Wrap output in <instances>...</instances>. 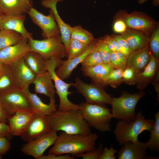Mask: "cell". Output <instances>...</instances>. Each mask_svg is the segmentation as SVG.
Instances as JSON below:
<instances>
[{
	"label": "cell",
	"mask_w": 159,
	"mask_h": 159,
	"mask_svg": "<svg viewBox=\"0 0 159 159\" xmlns=\"http://www.w3.org/2000/svg\"><path fill=\"white\" fill-rule=\"evenodd\" d=\"M98 136L96 133L88 135L74 134L61 132L58 135L48 154H71L76 157L95 148Z\"/></svg>",
	"instance_id": "cell-1"
},
{
	"label": "cell",
	"mask_w": 159,
	"mask_h": 159,
	"mask_svg": "<svg viewBox=\"0 0 159 159\" xmlns=\"http://www.w3.org/2000/svg\"><path fill=\"white\" fill-rule=\"evenodd\" d=\"M51 131L69 134L88 135L90 127L79 109L61 111L57 110L48 116Z\"/></svg>",
	"instance_id": "cell-2"
},
{
	"label": "cell",
	"mask_w": 159,
	"mask_h": 159,
	"mask_svg": "<svg viewBox=\"0 0 159 159\" xmlns=\"http://www.w3.org/2000/svg\"><path fill=\"white\" fill-rule=\"evenodd\" d=\"M154 122L153 120H146L141 111L136 114L133 120H119L116 123L114 131L116 140L121 145L128 142H135L143 131L150 130Z\"/></svg>",
	"instance_id": "cell-3"
},
{
	"label": "cell",
	"mask_w": 159,
	"mask_h": 159,
	"mask_svg": "<svg viewBox=\"0 0 159 159\" xmlns=\"http://www.w3.org/2000/svg\"><path fill=\"white\" fill-rule=\"evenodd\" d=\"M145 95L142 90L132 94L124 91L121 93L120 97H112L110 104L112 118L120 120H134L136 117L135 109L137 105Z\"/></svg>",
	"instance_id": "cell-4"
},
{
	"label": "cell",
	"mask_w": 159,
	"mask_h": 159,
	"mask_svg": "<svg viewBox=\"0 0 159 159\" xmlns=\"http://www.w3.org/2000/svg\"><path fill=\"white\" fill-rule=\"evenodd\" d=\"M79 110L89 126L102 132L111 130V110L106 107L83 102L79 105Z\"/></svg>",
	"instance_id": "cell-5"
},
{
	"label": "cell",
	"mask_w": 159,
	"mask_h": 159,
	"mask_svg": "<svg viewBox=\"0 0 159 159\" xmlns=\"http://www.w3.org/2000/svg\"><path fill=\"white\" fill-rule=\"evenodd\" d=\"M61 59L52 57L47 59L46 66L47 71L50 73L53 81L54 82L56 93L58 95L59 103L57 110L61 111H66L71 110L79 109V105L71 102L68 99V96L73 92L69 91V88L72 86V83H67L61 79L57 75L56 69L62 62Z\"/></svg>",
	"instance_id": "cell-6"
},
{
	"label": "cell",
	"mask_w": 159,
	"mask_h": 159,
	"mask_svg": "<svg viewBox=\"0 0 159 159\" xmlns=\"http://www.w3.org/2000/svg\"><path fill=\"white\" fill-rule=\"evenodd\" d=\"M31 50L36 52L46 59L52 57L62 59L66 57V48L60 35L39 40L33 38L29 40Z\"/></svg>",
	"instance_id": "cell-7"
},
{
	"label": "cell",
	"mask_w": 159,
	"mask_h": 159,
	"mask_svg": "<svg viewBox=\"0 0 159 159\" xmlns=\"http://www.w3.org/2000/svg\"><path fill=\"white\" fill-rule=\"evenodd\" d=\"M0 103L10 115L18 111L32 112L26 94L23 90L16 87L0 93Z\"/></svg>",
	"instance_id": "cell-8"
},
{
	"label": "cell",
	"mask_w": 159,
	"mask_h": 159,
	"mask_svg": "<svg viewBox=\"0 0 159 159\" xmlns=\"http://www.w3.org/2000/svg\"><path fill=\"white\" fill-rule=\"evenodd\" d=\"M77 92L82 95L86 102L106 107L110 104L112 97L105 90L104 87L93 83L84 82L79 77H77L72 83Z\"/></svg>",
	"instance_id": "cell-9"
},
{
	"label": "cell",
	"mask_w": 159,
	"mask_h": 159,
	"mask_svg": "<svg viewBox=\"0 0 159 159\" xmlns=\"http://www.w3.org/2000/svg\"><path fill=\"white\" fill-rule=\"evenodd\" d=\"M49 14L45 15L32 7L27 14L33 22L42 30V35L44 39L60 36V31L50 10Z\"/></svg>",
	"instance_id": "cell-10"
},
{
	"label": "cell",
	"mask_w": 159,
	"mask_h": 159,
	"mask_svg": "<svg viewBox=\"0 0 159 159\" xmlns=\"http://www.w3.org/2000/svg\"><path fill=\"white\" fill-rule=\"evenodd\" d=\"M57 136V132L50 131L39 138L23 144L21 151L25 155L39 159L45 151L54 144Z\"/></svg>",
	"instance_id": "cell-11"
},
{
	"label": "cell",
	"mask_w": 159,
	"mask_h": 159,
	"mask_svg": "<svg viewBox=\"0 0 159 159\" xmlns=\"http://www.w3.org/2000/svg\"><path fill=\"white\" fill-rule=\"evenodd\" d=\"M8 65L15 87L22 90L29 88L36 75L26 65L24 57Z\"/></svg>",
	"instance_id": "cell-12"
},
{
	"label": "cell",
	"mask_w": 159,
	"mask_h": 159,
	"mask_svg": "<svg viewBox=\"0 0 159 159\" xmlns=\"http://www.w3.org/2000/svg\"><path fill=\"white\" fill-rule=\"evenodd\" d=\"M50 131L48 116L34 113L28 126L20 137L28 142L39 138Z\"/></svg>",
	"instance_id": "cell-13"
},
{
	"label": "cell",
	"mask_w": 159,
	"mask_h": 159,
	"mask_svg": "<svg viewBox=\"0 0 159 159\" xmlns=\"http://www.w3.org/2000/svg\"><path fill=\"white\" fill-rule=\"evenodd\" d=\"M29 39L24 38L19 43L0 50V62L9 65L24 57L31 51Z\"/></svg>",
	"instance_id": "cell-14"
},
{
	"label": "cell",
	"mask_w": 159,
	"mask_h": 159,
	"mask_svg": "<svg viewBox=\"0 0 159 159\" xmlns=\"http://www.w3.org/2000/svg\"><path fill=\"white\" fill-rule=\"evenodd\" d=\"M117 152L118 159H153L147 156V147L145 143L138 140L135 142H128L124 143Z\"/></svg>",
	"instance_id": "cell-15"
},
{
	"label": "cell",
	"mask_w": 159,
	"mask_h": 159,
	"mask_svg": "<svg viewBox=\"0 0 159 159\" xmlns=\"http://www.w3.org/2000/svg\"><path fill=\"white\" fill-rule=\"evenodd\" d=\"M96 42L97 40L95 39L89 45L85 51L79 56L74 58L62 60L55 70L57 76L63 80L69 78L74 69L79 64L81 63L88 54L95 49Z\"/></svg>",
	"instance_id": "cell-16"
},
{
	"label": "cell",
	"mask_w": 159,
	"mask_h": 159,
	"mask_svg": "<svg viewBox=\"0 0 159 159\" xmlns=\"http://www.w3.org/2000/svg\"><path fill=\"white\" fill-rule=\"evenodd\" d=\"M63 0H42L41 1L42 6L46 8H49L52 12L54 19L58 26L61 39L66 50H67L71 39V32L72 27L68 24L64 22L58 13L57 5L60 1Z\"/></svg>",
	"instance_id": "cell-17"
},
{
	"label": "cell",
	"mask_w": 159,
	"mask_h": 159,
	"mask_svg": "<svg viewBox=\"0 0 159 159\" xmlns=\"http://www.w3.org/2000/svg\"><path fill=\"white\" fill-rule=\"evenodd\" d=\"M25 14L8 15L3 14L0 21V30H13L20 34L29 40L32 38V34L27 31L24 26Z\"/></svg>",
	"instance_id": "cell-18"
},
{
	"label": "cell",
	"mask_w": 159,
	"mask_h": 159,
	"mask_svg": "<svg viewBox=\"0 0 159 159\" xmlns=\"http://www.w3.org/2000/svg\"><path fill=\"white\" fill-rule=\"evenodd\" d=\"M34 114L33 112L21 111L10 115L8 123L11 135L20 136L26 129Z\"/></svg>",
	"instance_id": "cell-19"
},
{
	"label": "cell",
	"mask_w": 159,
	"mask_h": 159,
	"mask_svg": "<svg viewBox=\"0 0 159 159\" xmlns=\"http://www.w3.org/2000/svg\"><path fill=\"white\" fill-rule=\"evenodd\" d=\"M50 72H46L36 75L33 83L36 94L44 95L50 101H55V90Z\"/></svg>",
	"instance_id": "cell-20"
},
{
	"label": "cell",
	"mask_w": 159,
	"mask_h": 159,
	"mask_svg": "<svg viewBox=\"0 0 159 159\" xmlns=\"http://www.w3.org/2000/svg\"><path fill=\"white\" fill-rule=\"evenodd\" d=\"M151 54L148 44L131 52L127 57L126 67L132 69L136 73L141 72L149 62Z\"/></svg>",
	"instance_id": "cell-21"
},
{
	"label": "cell",
	"mask_w": 159,
	"mask_h": 159,
	"mask_svg": "<svg viewBox=\"0 0 159 159\" xmlns=\"http://www.w3.org/2000/svg\"><path fill=\"white\" fill-rule=\"evenodd\" d=\"M114 69L110 64L102 63L92 66L82 67L81 70L84 75L90 78L93 83L104 87V79Z\"/></svg>",
	"instance_id": "cell-22"
},
{
	"label": "cell",
	"mask_w": 159,
	"mask_h": 159,
	"mask_svg": "<svg viewBox=\"0 0 159 159\" xmlns=\"http://www.w3.org/2000/svg\"><path fill=\"white\" fill-rule=\"evenodd\" d=\"M120 17L127 26L143 33L151 32L154 27L153 21L141 16L124 14H121Z\"/></svg>",
	"instance_id": "cell-23"
},
{
	"label": "cell",
	"mask_w": 159,
	"mask_h": 159,
	"mask_svg": "<svg viewBox=\"0 0 159 159\" xmlns=\"http://www.w3.org/2000/svg\"><path fill=\"white\" fill-rule=\"evenodd\" d=\"M32 5V0H0V9L5 15L25 14Z\"/></svg>",
	"instance_id": "cell-24"
},
{
	"label": "cell",
	"mask_w": 159,
	"mask_h": 159,
	"mask_svg": "<svg viewBox=\"0 0 159 159\" xmlns=\"http://www.w3.org/2000/svg\"><path fill=\"white\" fill-rule=\"evenodd\" d=\"M159 60L151 54L150 61L144 69L136 73L137 87L140 90L144 89L151 82L157 72Z\"/></svg>",
	"instance_id": "cell-25"
},
{
	"label": "cell",
	"mask_w": 159,
	"mask_h": 159,
	"mask_svg": "<svg viewBox=\"0 0 159 159\" xmlns=\"http://www.w3.org/2000/svg\"><path fill=\"white\" fill-rule=\"evenodd\" d=\"M23 90L28 97L32 111L34 113L48 116L57 110L55 101H50L49 104H45L36 94L31 92L29 88Z\"/></svg>",
	"instance_id": "cell-26"
},
{
	"label": "cell",
	"mask_w": 159,
	"mask_h": 159,
	"mask_svg": "<svg viewBox=\"0 0 159 159\" xmlns=\"http://www.w3.org/2000/svg\"><path fill=\"white\" fill-rule=\"evenodd\" d=\"M143 33L135 30H126L121 36L127 42L131 52L148 44L149 39Z\"/></svg>",
	"instance_id": "cell-27"
},
{
	"label": "cell",
	"mask_w": 159,
	"mask_h": 159,
	"mask_svg": "<svg viewBox=\"0 0 159 159\" xmlns=\"http://www.w3.org/2000/svg\"><path fill=\"white\" fill-rule=\"evenodd\" d=\"M26 65L36 75L44 73L47 71L45 59L39 54L30 51L24 57Z\"/></svg>",
	"instance_id": "cell-28"
},
{
	"label": "cell",
	"mask_w": 159,
	"mask_h": 159,
	"mask_svg": "<svg viewBox=\"0 0 159 159\" xmlns=\"http://www.w3.org/2000/svg\"><path fill=\"white\" fill-rule=\"evenodd\" d=\"M22 36L15 31L9 30H0V50L14 45L23 39Z\"/></svg>",
	"instance_id": "cell-29"
},
{
	"label": "cell",
	"mask_w": 159,
	"mask_h": 159,
	"mask_svg": "<svg viewBox=\"0 0 159 159\" xmlns=\"http://www.w3.org/2000/svg\"><path fill=\"white\" fill-rule=\"evenodd\" d=\"M150 132V138L145 143L148 149L153 152L159 151V112L155 115L154 123Z\"/></svg>",
	"instance_id": "cell-30"
},
{
	"label": "cell",
	"mask_w": 159,
	"mask_h": 159,
	"mask_svg": "<svg viewBox=\"0 0 159 159\" xmlns=\"http://www.w3.org/2000/svg\"><path fill=\"white\" fill-rule=\"evenodd\" d=\"M71 39H76L87 45H89L95 40L91 32L80 25L72 27Z\"/></svg>",
	"instance_id": "cell-31"
},
{
	"label": "cell",
	"mask_w": 159,
	"mask_h": 159,
	"mask_svg": "<svg viewBox=\"0 0 159 159\" xmlns=\"http://www.w3.org/2000/svg\"><path fill=\"white\" fill-rule=\"evenodd\" d=\"M15 87L10 70L5 64L0 72V93Z\"/></svg>",
	"instance_id": "cell-32"
},
{
	"label": "cell",
	"mask_w": 159,
	"mask_h": 159,
	"mask_svg": "<svg viewBox=\"0 0 159 159\" xmlns=\"http://www.w3.org/2000/svg\"><path fill=\"white\" fill-rule=\"evenodd\" d=\"M88 45L76 39H71L66 57L67 59H71L79 56L85 51Z\"/></svg>",
	"instance_id": "cell-33"
},
{
	"label": "cell",
	"mask_w": 159,
	"mask_h": 159,
	"mask_svg": "<svg viewBox=\"0 0 159 159\" xmlns=\"http://www.w3.org/2000/svg\"><path fill=\"white\" fill-rule=\"evenodd\" d=\"M123 70L120 68L114 69L112 70L104 79V86L109 85L115 88L122 83Z\"/></svg>",
	"instance_id": "cell-34"
},
{
	"label": "cell",
	"mask_w": 159,
	"mask_h": 159,
	"mask_svg": "<svg viewBox=\"0 0 159 159\" xmlns=\"http://www.w3.org/2000/svg\"><path fill=\"white\" fill-rule=\"evenodd\" d=\"M95 49L98 51L103 63L110 64L111 51L102 39L97 40Z\"/></svg>",
	"instance_id": "cell-35"
},
{
	"label": "cell",
	"mask_w": 159,
	"mask_h": 159,
	"mask_svg": "<svg viewBox=\"0 0 159 159\" xmlns=\"http://www.w3.org/2000/svg\"><path fill=\"white\" fill-rule=\"evenodd\" d=\"M103 63L99 53L95 49L88 54L81 63L82 67L95 66Z\"/></svg>",
	"instance_id": "cell-36"
},
{
	"label": "cell",
	"mask_w": 159,
	"mask_h": 159,
	"mask_svg": "<svg viewBox=\"0 0 159 159\" xmlns=\"http://www.w3.org/2000/svg\"><path fill=\"white\" fill-rule=\"evenodd\" d=\"M150 49L154 56L159 60V29H156L153 31L149 40Z\"/></svg>",
	"instance_id": "cell-37"
},
{
	"label": "cell",
	"mask_w": 159,
	"mask_h": 159,
	"mask_svg": "<svg viewBox=\"0 0 159 159\" xmlns=\"http://www.w3.org/2000/svg\"><path fill=\"white\" fill-rule=\"evenodd\" d=\"M103 148L102 144L100 143L98 147L79 154L76 157H81L83 159H100Z\"/></svg>",
	"instance_id": "cell-38"
},
{
	"label": "cell",
	"mask_w": 159,
	"mask_h": 159,
	"mask_svg": "<svg viewBox=\"0 0 159 159\" xmlns=\"http://www.w3.org/2000/svg\"><path fill=\"white\" fill-rule=\"evenodd\" d=\"M122 79L123 82L129 85L136 84V73L132 69L126 67L123 72Z\"/></svg>",
	"instance_id": "cell-39"
},
{
	"label": "cell",
	"mask_w": 159,
	"mask_h": 159,
	"mask_svg": "<svg viewBox=\"0 0 159 159\" xmlns=\"http://www.w3.org/2000/svg\"><path fill=\"white\" fill-rule=\"evenodd\" d=\"M113 37L120 47V52L127 57L131 52L127 42L121 35H115Z\"/></svg>",
	"instance_id": "cell-40"
},
{
	"label": "cell",
	"mask_w": 159,
	"mask_h": 159,
	"mask_svg": "<svg viewBox=\"0 0 159 159\" xmlns=\"http://www.w3.org/2000/svg\"><path fill=\"white\" fill-rule=\"evenodd\" d=\"M102 40L107 44L111 52H120V47L113 37L106 36Z\"/></svg>",
	"instance_id": "cell-41"
},
{
	"label": "cell",
	"mask_w": 159,
	"mask_h": 159,
	"mask_svg": "<svg viewBox=\"0 0 159 159\" xmlns=\"http://www.w3.org/2000/svg\"><path fill=\"white\" fill-rule=\"evenodd\" d=\"M117 152V150L112 147L103 148L100 159H116L115 154Z\"/></svg>",
	"instance_id": "cell-42"
},
{
	"label": "cell",
	"mask_w": 159,
	"mask_h": 159,
	"mask_svg": "<svg viewBox=\"0 0 159 159\" xmlns=\"http://www.w3.org/2000/svg\"><path fill=\"white\" fill-rule=\"evenodd\" d=\"M11 148L10 141L6 136L0 137V154L2 156L7 153Z\"/></svg>",
	"instance_id": "cell-43"
},
{
	"label": "cell",
	"mask_w": 159,
	"mask_h": 159,
	"mask_svg": "<svg viewBox=\"0 0 159 159\" xmlns=\"http://www.w3.org/2000/svg\"><path fill=\"white\" fill-rule=\"evenodd\" d=\"M127 26L123 20L119 19L115 22L113 25L114 31L117 33H122L127 29Z\"/></svg>",
	"instance_id": "cell-44"
},
{
	"label": "cell",
	"mask_w": 159,
	"mask_h": 159,
	"mask_svg": "<svg viewBox=\"0 0 159 159\" xmlns=\"http://www.w3.org/2000/svg\"><path fill=\"white\" fill-rule=\"evenodd\" d=\"M75 157L70 154L66 155H54L48 154L47 155H43L39 159H73Z\"/></svg>",
	"instance_id": "cell-45"
},
{
	"label": "cell",
	"mask_w": 159,
	"mask_h": 159,
	"mask_svg": "<svg viewBox=\"0 0 159 159\" xmlns=\"http://www.w3.org/2000/svg\"><path fill=\"white\" fill-rule=\"evenodd\" d=\"M11 135L8 125L0 122V137Z\"/></svg>",
	"instance_id": "cell-46"
},
{
	"label": "cell",
	"mask_w": 159,
	"mask_h": 159,
	"mask_svg": "<svg viewBox=\"0 0 159 159\" xmlns=\"http://www.w3.org/2000/svg\"><path fill=\"white\" fill-rule=\"evenodd\" d=\"M9 116L4 109L0 103V122L7 124Z\"/></svg>",
	"instance_id": "cell-47"
},
{
	"label": "cell",
	"mask_w": 159,
	"mask_h": 159,
	"mask_svg": "<svg viewBox=\"0 0 159 159\" xmlns=\"http://www.w3.org/2000/svg\"><path fill=\"white\" fill-rule=\"evenodd\" d=\"M149 0H139L138 1V3L140 4H142L144 3L146 1Z\"/></svg>",
	"instance_id": "cell-48"
},
{
	"label": "cell",
	"mask_w": 159,
	"mask_h": 159,
	"mask_svg": "<svg viewBox=\"0 0 159 159\" xmlns=\"http://www.w3.org/2000/svg\"><path fill=\"white\" fill-rule=\"evenodd\" d=\"M5 64L0 62V72Z\"/></svg>",
	"instance_id": "cell-49"
},
{
	"label": "cell",
	"mask_w": 159,
	"mask_h": 159,
	"mask_svg": "<svg viewBox=\"0 0 159 159\" xmlns=\"http://www.w3.org/2000/svg\"><path fill=\"white\" fill-rule=\"evenodd\" d=\"M3 13L0 9V21L2 18V16L3 14Z\"/></svg>",
	"instance_id": "cell-50"
},
{
	"label": "cell",
	"mask_w": 159,
	"mask_h": 159,
	"mask_svg": "<svg viewBox=\"0 0 159 159\" xmlns=\"http://www.w3.org/2000/svg\"><path fill=\"white\" fill-rule=\"evenodd\" d=\"M2 156L0 154V159L2 158Z\"/></svg>",
	"instance_id": "cell-51"
},
{
	"label": "cell",
	"mask_w": 159,
	"mask_h": 159,
	"mask_svg": "<svg viewBox=\"0 0 159 159\" xmlns=\"http://www.w3.org/2000/svg\"></svg>",
	"instance_id": "cell-52"
}]
</instances>
